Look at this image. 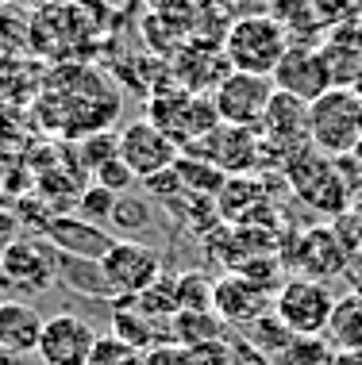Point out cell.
<instances>
[{"mask_svg": "<svg viewBox=\"0 0 362 365\" xmlns=\"http://www.w3.org/2000/svg\"><path fill=\"white\" fill-rule=\"evenodd\" d=\"M270 81L278 93L297 96V101H305V104H312L316 96H324L331 88V77H328L320 46H301V43H289V51L278 62V70L270 73Z\"/></svg>", "mask_w": 362, "mask_h": 365, "instance_id": "obj_11", "label": "cell"}, {"mask_svg": "<svg viewBox=\"0 0 362 365\" xmlns=\"http://www.w3.org/2000/svg\"><path fill=\"white\" fill-rule=\"evenodd\" d=\"M58 284H70V289L81 292V296L116 304L109 281H104V273H101V262H81V258H62V254H58Z\"/></svg>", "mask_w": 362, "mask_h": 365, "instance_id": "obj_20", "label": "cell"}, {"mask_svg": "<svg viewBox=\"0 0 362 365\" xmlns=\"http://www.w3.org/2000/svg\"><path fill=\"white\" fill-rule=\"evenodd\" d=\"M297 258H289L297 265V277H308V281H331V277H343L351 269V258L355 254L339 242V235L331 227H308L305 235H297Z\"/></svg>", "mask_w": 362, "mask_h": 365, "instance_id": "obj_12", "label": "cell"}, {"mask_svg": "<svg viewBox=\"0 0 362 365\" xmlns=\"http://www.w3.org/2000/svg\"><path fill=\"white\" fill-rule=\"evenodd\" d=\"M351 212H355V220L362 223V189L355 192V200H351Z\"/></svg>", "mask_w": 362, "mask_h": 365, "instance_id": "obj_35", "label": "cell"}, {"mask_svg": "<svg viewBox=\"0 0 362 365\" xmlns=\"http://www.w3.org/2000/svg\"><path fill=\"white\" fill-rule=\"evenodd\" d=\"M231 342V365H273V358H266L258 346H251L243 334H236V339H228Z\"/></svg>", "mask_w": 362, "mask_h": 365, "instance_id": "obj_31", "label": "cell"}, {"mask_svg": "<svg viewBox=\"0 0 362 365\" xmlns=\"http://www.w3.org/2000/svg\"><path fill=\"white\" fill-rule=\"evenodd\" d=\"M109 223L120 227V231H127V235H139V231H146V227L154 223V212H151V204H146L143 196H127L124 192L120 200H116Z\"/></svg>", "mask_w": 362, "mask_h": 365, "instance_id": "obj_27", "label": "cell"}, {"mask_svg": "<svg viewBox=\"0 0 362 365\" xmlns=\"http://www.w3.org/2000/svg\"><path fill=\"white\" fill-rule=\"evenodd\" d=\"M273 81L270 77H254V73H236L231 70L212 93V108H216L223 127H251L258 131L262 115L273 101Z\"/></svg>", "mask_w": 362, "mask_h": 365, "instance_id": "obj_8", "label": "cell"}, {"mask_svg": "<svg viewBox=\"0 0 362 365\" xmlns=\"http://www.w3.org/2000/svg\"><path fill=\"white\" fill-rule=\"evenodd\" d=\"M289 177H293V192L312 212L331 215V220L351 212V200L362 189V173L351 158H324V154L312 150V146L293 162Z\"/></svg>", "mask_w": 362, "mask_h": 365, "instance_id": "obj_1", "label": "cell"}, {"mask_svg": "<svg viewBox=\"0 0 362 365\" xmlns=\"http://www.w3.org/2000/svg\"><path fill=\"white\" fill-rule=\"evenodd\" d=\"M43 239L54 246V254L62 258H81V262H101L116 242L109 227L85 223L81 215H51V223L43 227Z\"/></svg>", "mask_w": 362, "mask_h": 365, "instance_id": "obj_14", "label": "cell"}, {"mask_svg": "<svg viewBox=\"0 0 362 365\" xmlns=\"http://www.w3.org/2000/svg\"><path fill=\"white\" fill-rule=\"evenodd\" d=\"M93 185H101V189H109V192H116V196H124V192L135 185V177H131V170H127L120 158H112L109 165H101V170L93 173Z\"/></svg>", "mask_w": 362, "mask_h": 365, "instance_id": "obj_29", "label": "cell"}, {"mask_svg": "<svg viewBox=\"0 0 362 365\" xmlns=\"http://www.w3.org/2000/svg\"><path fill=\"white\" fill-rule=\"evenodd\" d=\"M162 135H170V143L185 150L189 143L208 139L212 131L220 127V115L212 108V96H197V93H185L178 88L174 96H159L151 104V115H146Z\"/></svg>", "mask_w": 362, "mask_h": 365, "instance_id": "obj_5", "label": "cell"}, {"mask_svg": "<svg viewBox=\"0 0 362 365\" xmlns=\"http://www.w3.org/2000/svg\"><path fill=\"white\" fill-rule=\"evenodd\" d=\"M146 4H151L159 16H185V12L197 8V0H146Z\"/></svg>", "mask_w": 362, "mask_h": 365, "instance_id": "obj_32", "label": "cell"}, {"mask_svg": "<svg viewBox=\"0 0 362 365\" xmlns=\"http://www.w3.org/2000/svg\"><path fill=\"white\" fill-rule=\"evenodd\" d=\"M93 346H96V331L85 315L54 312V315H46L35 354L43 365H89Z\"/></svg>", "mask_w": 362, "mask_h": 365, "instance_id": "obj_10", "label": "cell"}, {"mask_svg": "<svg viewBox=\"0 0 362 365\" xmlns=\"http://www.w3.org/2000/svg\"><path fill=\"white\" fill-rule=\"evenodd\" d=\"M331 312H336V296L328 292L324 281L286 277L281 289L273 292V315L293 334H324Z\"/></svg>", "mask_w": 362, "mask_h": 365, "instance_id": "obj_6", "label": "cell"}, {"mask_svg": "<svg viewBox=\"0 0 362 365\" xmlns=\"http://www.w3.org/2000/svg\"><path fill=\"white\" fill-rule=\"evenodd\" d=\"M320 54H324L331 88H351L355 77L362 73V27H339V31H328L324 43H320Z\"/></svg>", "mask_w": 362, "mask_h": 365, "instance_id": "obj_15", "label": "cell"}, {"mask_svg": "<svg viewBox=\"0 0 362 365\" xmlns=\"http://www.w3.org/2000/svg\"><path fill=\"white\" fill-rule=\"evenodd\" d=\"M131 354H139V350H131L127 342L116 339V334H96V346L89 354V365H127V361H131Z\"/></svg>", "mask_w": 362, "mask_h": 365, "instance_id": "obj_28", "label": "cell"}, {"mask_svg": "<svg viewBox=\"0 0 362 365\" xmlns=\"http://www.w3.org/2000/svg\"><path fill=\"white\" fill-rule=\"evenodd\" d=\"M212 289L216 281H208L197 269L178 273V312H212Z\"/></svg>", "mask_w": 362, "mask_h": 365, "instance_id": "obj_23", "label": "cell"}, {"mask_svg": "<svg viewBox=\"0 0 362 365\" xmlns=\"http://www.w3.org/2000/svg\"><path fill=\"white\" fill-rule=\"evenodd\" d=\"M273 308V292L262 289V284L247 281L243 273L231 269L228 277L216 281V289H212V312L223 319V327H251L258 315H266Z\"/></svg>", "mask_w": 362, "mask_h": 365, "instance_id": "obj_13", "label": "cell"}, {"mask_svg": "<svg viewBox=\"0 0 362 365\" xmlns=\"http://www.w3.org/2000/svg\"><path fill=\"white\" fill-rule=\"evenodd\" d=\"M228 339V327L216 312H178L170 319V342L181 350L204 346V342H220Z\"/></svg>", "mask_w": 362, "mask_h": 365, "instance_id": "obj_18", "label": "cell"}, {"mask_svg": "<svg viewBox=\"0 0 362 365\" xmlns=\"http://www.w3.org/2000/svg\"><path fill=\"white\" fill-rule=\"evenodd\" d=\"M324 339L331 342L336 354H362V300L358 296L336 300V312L328 319Z\"/></svg>", "mask_w": 362, "mask_h": 365, "instance_id": "obj_19", "label": "cell"}, {"mask_svg": "<svg viewBox=\"0 0 362 365\" xmlns=\"http://www.w3.org/2000/svg\"><path fill=\"white\" fill-rule=\"evenodd\" d=\"M351 88H355V96H358V101H362V73L355 77V85H351Z\"/></svg>", "mask_w": 362, "mask_h": 365, "instance_id": "obj_38", "label": "cell"}, {"mask_svg": "<svg viewBox=\"0 0 362 365\" xmlns=\"http://www.w3.org/2000/svg\"><path fill=\"white\" fill-rule=\"evenodd\" d=\"M331 365H362V354H336Z\"/></svg>", "mask_w": 362, "mask_h": 365, "instance_id": "obj_33", "label": "cell"}, {"mask_svg": "<svg viewBox=\"0 0 362 365\" xmlns=\"http://www.w3.org/2000/svg\"><path fill=\"white\" fill-rule=\"evenodd\" d=\"M24 43H31V24H27V16L16 12L12 4L0 8V62H4V58H16L24 51Z\"/></svg>", "mask_w": 362, "mask_h": 365, "instance_id": "obj_26", "label": "cell"}, {"mask_svg": "<svg viewBox=\"0 0 362 365\" xmlns=\"http://www.w3.org/2000/svg\"><path fill=\"white\" fill-rule=\"evenodd\" d=\"M228 4H247V0H228Z\"/></svg>", "mask_w": 362, "mask_h": 365, "instance_id": "obj_39", "label": "cell"}, {"mask_svg": "<svg viewBox=\"0 0 362 365\" xmlns=\"http://www.w3.org/2000/svg\"><path fill=\"white\" fill-rule=\"evenodd\" d=\"M351 162H355L358 173H362V139H358V146H355V154H351Z\"/></svg>", "mask_w": 362, "mask_h": 365, "instance_id": "obj_37", "label": "cell"}, {"mask_svg": "<svg viewBox=\"0 0 362 365\" xmlns=\"http://www.w3.org/2000/svg\"><path fill=\"white\" fill-rule=\"evenodd\" d=\"M185 365H231V342H204V346L185 350Z\"/></svg>", "mask_w": 362, "mask_h": 365, "instance_id": "obj_30", "label": "cell"}, {"mask_svg": "<svg viewBox=\"0 0 362 365\" xmlns=\"http://www.w3.org/2000/svg\"><path fill=\"white\" fill-rule=\"evenodd\" d=\"M43 315H39L31 304L19 300H4L0 304V354H16V358H27V354L39 350V334H43Z\"/></svg>", "mask_w": 362, "mask_h": 365, "instance_id": "obj_16", "label": "cell"}, {"mask_svg": "<svg viewBox=\"0 0 362 365\" xmlns=\"http://www.w3.org/2000/svg\"><path fill=\"white\" fill-rule=\"evenodd\" d=\"M243 339H247L251 346H258L262 354H266V358H278V354L286 350L289 342L297 339V334H293L286 323H281L278 315H273V308H270L266 315H258V319H254L251 327H243Z\"/></svg>", "mask_w": 362, "mask_h": 365, "instance_id": "obj_21", "label": "cell"}, {"mask_svg": "<svg viewBox=\"0 0 362 365\" xmlns=\"http://www.w3.org/2000/svg\"><path fill=\"white\" fill-rule=\"evenodd\" d=\"M120 342H127L131 350H151L159 342H170V323H159L151 315H143L131 300H116L112 304V331Z\"/></svg>", "mask_w": 362, "mask_h": 365, "instance_id": "obj_17", "label": "cell"}, {"mask_svg": "<svg viewBox=\"0 0 362 365\" xmlns=\"http://www.w3.org/2000/svg\"><path fill=\"white\" fill-rule=\"evenodd\" d=\"M116 200L120 196L109 192V189H101V185H85L81 192H77V204H74V215H81L85 223H96V227H104L112 220V208H116Z\"/></svg>", "mask_w": 362, "mask_h": 365, "instance_id": "obj_25", "label": "cell"}, {"mask_svg": "<svg viewBox=\"0 0 362 365\" xmlns=\"http://www.w3.org/2000/svg\"><path fill=\"white\" fill-rule=\"evenodd\" d=\"M351 284H355V292H351V296H358V300H362V262H358V269L351 273Z\"/></svg>", "mask_w": 362, "mask_h": 365, "instance_id": "obj_34", "label": "cell"}, {"mask_svg": "<svg viewBox=\"0 0 362 365\" xmlns=\"http://www.w3.org/2000/svg\"><path fill=\"white\" fill-rule=\"evenodd\" d=\"M178 158H181V150L151 120H135L120 131V162L131 170L135 181H151V177L174 170Z\"/></svg>", "mask_w": 362, "mask_h": 365, "instance_id": "obj_9", "label": "cell"}, {"mask_svg": "<svg viewBox=\"0 0 362 365\" xmlns=\"http://www.w3.org/2000/svg\"><path fill=\"white\" fill-rule=\"evenodd\" d=\"M77 158H81L85 173H96L101 165H109L112 158H120V135H112V131L85 135V139L77 143Z\"/></svg>", "mask_w": 362, "mask_h": 365, "instance_id": "obj_24", "label": "cell"}, {"mask_svg": "<svg viewBox=\"0 0 362 365\" xmlns=\"http://www.w3.org/2000/svg\"><path fill=\"white\" fill-rule=\"evenodd\" d=\"M101 273L116 300H135L162 277V258L139 239H116L101 258Z\"/></svg>", "mask_w": 362, "mask_h": 365, "instance_id": "obj_7", "label": "cell"}, {"mask_svg": "<svg viewBox=\"0 0 362 365\" xmlns=\"http://www.w3.org/2000/svg\"><path fill=\"white\" fill-rule=\"evenodd\" d=\"M358 262H362V250H358Z\"/></svg>", "mask_w": 362, "mask_h": 365, "instance_id": "obj_41", "label": "cell"}, {"mask_svg": "<svg viewBox=\"0 0 362 365\" xmlns=\"http://www.w3.org/2000/svg\"><path fill=\"white\" fill-rule=\"evenodd\" d=\"M362 139V101L355 88H328L308 104V143L324 158H351Z\"/></svg>", "mask_w": 362, "mask_h": 365, "instance_id": "obj_3", "label": "cell"}, {"mask_svg": "<svg viewBox=\"0 0 362 365\" xmlns=\"http://www.w3.org/2000/svg\"><path fill=\"white\" fill-rule=\"evenodd\" d=\"M0 365H27V358H16V354H0Z\"/></svg>", "mask_w": 362, "mask_h": 365, "instance_id": "obj_36", "label": "cell"}, {"mask_svg": "<svg viewBox=\"0 0 362 365\" xmlns=\"http://www.w3.org/2000/svg\"><path fill=\"white\" fill-rule=\"evenodd\" d=\"M223 58L236 73H254V77H270L278 70V62L289 51V35L266 12H247L239 19H231L223 31Z\"/></svg>", "mask_w": 362, "mask_h": 365, "instance_id": "obj_2", "label": "cell"}, {"mask_svg": "<svg viewBox=\"0 0 362 365\" xmlns=\"http://www.w3.org/2000/svg\"><path fill=\"white\" fill-rule=\"evenodd\" d=\"M54 284H58V254L51 242L46 239L4 242V250H0V289L8 292V300L27 304L31 296H43Z\"/></svg>", "mask_w": 362, "mask_h": 365, "instance_id": "obj_4", "label": "cell"}, {"mask_svg": "<svg viewBox=\"0 0 362 365\" xmlns=\"http://www.w3.org/2000/svg\"><path fill=\"white\" fill-rule=\"evenodd\" d=\"M355 4H358V16H362V0H355Z\"/></svg>", "mask_w": 362, "mask_h": 365, "instance_id": "obj_40", "label": "cell"}, {"mask_svg": "<svg viewBox=\"0 0 362 365\" xmlns=\"http://www.w3.org/2000/svg\"><path fill=\"white\" fill-rule=\"evenodd\" d=\"M336 350L324 334H297L286 350L273 358V365H331Z\"/></svg>", "mask_w": 362, "mask_h": 365, "instance_id": "obj_22", "label": "cell"}]
</instances>
